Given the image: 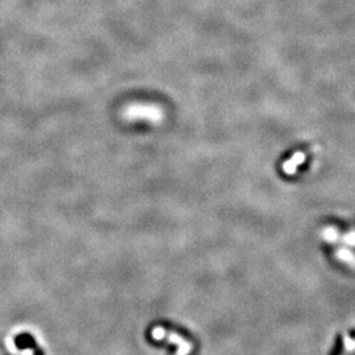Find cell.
Here are the masks:
<instances>
[{
    "label": "cell",
    "mask_w": 355,
    "mask_h": 355,
    "mask_svg": "<svg viewBox=\"0 0 355 355\" xmlns=\"http://www.w3.org/2000/svg\"><path fill=\"white\" fill-rule=\"evenodd\" d=\"M305 160V154L301 152L295 153L292 156V158H289L284 164H283V170H284L285 174L288 175H293L296 172V168L300 166L301 163H304Z\"/></svg>",
    "instance_id": "6da1fadb"
},
{
    "label": "cell",
    "mask_w": 355,
    "mask_h": 355,
    "mask_svg": "<svg viewBox=\"0 0 355 355\" xmlns=\"http://www.w3.org/2000/svg\"><path fill=\"white\" fill-rule=\"evenodd\" d=\"M15 345L16 348L20 349V350H24V349H35L36 350V349H39L37 344H36V340L29 333H21L19 336H16Z\"/></svg>",
    "instance_id": "7a4b0ae2"
},
{
    "label": "cell",
    "mask_w": 355,
    "mask_h": 355,
    "mask_svg": "<svg viewBox=\"0 0 355 355\" xmlns=\"http://www.w3.org/2000/svg\"><path fill=\"white\" fill-rule=\"evenodd\" d=\"M321 235H322V238H324L325 241L328 242H337L341 238L340 231L336 227L324 228L322 232H321Z\"/></svg>",
    "instance_id": "3957f363"
},
{
    "label": "cell",
    "mask_w": 355,
    "mask_h": 355,
    "mask_svg": "<svg viewBox=\"0 0 355 355\" xmlns=\"http://www.w3.org/2000/svg\"><path fill=\"white\" fill-rule=\"evenodd\" d=\"M345 350V344H344V337L341 334H337L336 340H334V345H333L332 350L329 352L328 355H342Z\"/></svg>",
    "instance_id": "277c9868"
},
{
    "label": "cell",
    "mask_w": 355,
    "mask_h": 355,
    "mask_svg": "<svg viewBox=\"0 0 355 355\" xmlns=\"http://www.w3.org/2000/svg\"><path fill=\"white\" fill-rule=\"evenodd\" d=\"M340 239L342 242H344V243H346V245L355 246V231L348 232V233L342 236V237H341Z\"/></svg>",
    "instance_id": "5b68a950"
},
{
    "label": "cell",
    "mask_w": 355,
    "mask_h": 355,
    "mask_svg": "<svg viewBox=\"0 0 355 355\" xmlns=\"http://www.w3.org/2000/svg\"><path fill=\"white\" fill-rule=\"evenodd\" d=\"M337 255H338V258H341V259H344V261H352V259H354V254L350 253V251L346 249L338 250Z\"/></svg>",
    "instance_id": "8992f818"
},
{
    "label": "cell",
    "mask_w": 355,
    "mask_h": 355,
    "mask_svg": "<svg viewBox=\"0 0 355 355\" xmlns=\"http://www.w3.org/2000/svg\"><path fill=\"white\" fill-rule=\"evenodd\" d=\"M349 336L352 337L353 340H355V330H349Z\"/></svg>",
    "instance_id": "52a82bcc"
}]
</instances>
